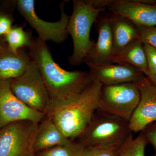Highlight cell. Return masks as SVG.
Returning <instances> with one entry per match:
<instances>
[{
    "label": "cell",
    "instance_id": "cell-16",
    "mask_svg": "<svg viewBox=\"0 0 156 156\" xmlns=\"http://www.w3.org/2000/svg\"><path fill=\"white\" fill-rule=\"evenodd\" d=\"M65 136L53 120L45 116L39 123L34 142V149L36 153L56 146L71 142Z\"/></svg>",
    "mask_w": 156,
    "mask_h": 156
},
{
    "label": "cell",
    "instance_id": "cell-18",
    "mask_svg": "<svg viewBox=\"0 0 156 156\" xmlns=\"http://www.w3.org/2000/svg\"><path fill=\"white\" fill-rule=\"evenodd\" d=\"M4 37L9 48L16 53L20 49L29 48L33 41L30 35L19 26H12Z\"/></svg>",
    "mask_w": 156,
    "mask_h": 156
},
{
    "label": "cell",
    "instance_id": "cell-2",
    "mask_svg": "<svg viewBox=\"0 0 156 156\" xmlns=\"http://www.w3.org/2000/svg\"><path fill=\"white\" fill-rule=\"evenodd\" d=\"M102 85L92 80L79 97L67 103L50 105L45 113L65 136L73 141L82 135L98 109Z\"/></svg>",
    "mask_w": 156,
    "mask_h": 156
},
{
    "label": "cell",
    "instance_id": "cell-14",
    "mask_svg": "<svg viewBox=\"0 0 156 156\" xmlns=\"http://www.w3.org/2000/svg\"><path fill=\"white\" fill-rule=\"evenodd\" d=\"M98 31L97 41L89 51L84 62L94 65L112 64L113 41L108 16L99 20Z\"/></svg>",
    "mask_w": 156,
    "mask_h": 156
},
{
    "label": "cell",
    "instance_id": "cell-3",
    "mask_svg": "<svg viewBox=\"0 0 156 156\" xmlns=\"http://www.w3.org/2000/svg\"><path fill=\"white\" fill-rule=\"evenodd\" d=\"M68 32L72 38L73 50L68 61L73 66L82 64L95 43L90 40L91 27L105 9L95 5L92 0H74Z\"/></svg>",
    "mask_w": 156,
    "mask_h": 156
},
{
    "label": "cell",
    "instance_id": "cell-12",
    "mask_svg": "<svg viewBox=\"0 0 156 156\" xmlns=\"http://www.w3.org/2000/svg\"><path fill=\"white\" fill-rule=\"evenodd\" d=\"M116 64L94 65L86 63L92 80L102 86L135 83L146 77L143 73L132 66Z\"/></svg>",
    "mask_w": 156,
    "mask_h": 156
},
{
    "label": "cell",
    "instance_id": "cell-4",
    "mask_svg": "<svg viewBox=\"0 0 156 156\" xmlns=\"http://www.w3.org/2000/svg\"><path fill=\"white\" fill-rule=\"evenodd\" d=\"M132 133L128 121L97 110L77 141L85 148L122 145Z\"/></svg>",
    "mask_w": 156,
    "mask_h": 156
},
{
    "label": "cell",
    "instance_id": "cell-21",
    "mask_svg": "<svg viewBox=\"0 0 156 156\" xmlns=\"http://www.w3.org/2000/svg\"><path fill=\"white\" fill-rule=\"evenodd\" d=\"M123 145L85 148L82 156H120Z\"/></svg>",
    "mask_w": 156,
    "mask_h": 156
},
{
    "label": "cell",
    "instance_id": "cell-24",
    "mask_svg": "<svg viewBox=\"0 0 156 156\" xmlns=\"http://www.w3.org/2000/svg\"><path fill=\"white\" fill-rule=\"evenodd\" d=\"M13 18L11 14L0 10V37L5 36L12 27Z\"/></svg>",
    "mask_w": 156,
    "mask_h": 156
},
{
    "label": "cell",
    "instance_id": "cell-10",
    "mask_svg": "<svg viewBox=\"0 0 156 156\" xmlns=\"http://www.w3.org/2000/svg\"><path fill=\"white\" fill-rule=\"evenodd\" d=\"M105 9L129 20L135 25L156 26V2L135 0H104Z\"/></svg>",
    "mask_w": 156,
    "mask_h": 156
},
{
    "label": "cell",
    "instance_id": "cell-23",
    "mask_svg": "<svg viewBox=\"0 0 156 156\" xmlns=\"http://www.w3.org/2000/svg\"><path fill=\"white\" fill-rule=\"evenodd\" d=\"M136 27L139 38L143 44L150 45L156 49V26L145 27L136 25Z\"/></svg>",
    "mask_w": 156,
    "mask_h": 156
},
{
    "label": "cell",
    "instance_id": "cell-9",
    "mask_svg": "<svg viewBox=\"0 0 156 156\" xmlns=\"http://www.w3.org/2000/svg\"><path fill=\"white\" fill-rule=\"evenodd\" d=\"M11 80H0V128L23 120L41 122L46 116L44 114L29 107L14 95Z\"/></svg>",
    "mask_w": 156,
    "mask_h": 156
},
{
    "label": "cell",
    "instance_id": "cell-20",
    "mask_svg": "<svg viewBox=\"0 0 156 156\" xmlns=\"http://www.w3.org/2000/svg\"><path fill=\"white\" fill-rule=\"evenodd\" d=\"M147 142L142 132L135 139L130 136L121 150L124 156H145V149Z\"/></svg>",
    "mask_w": 156,
    "mask_h": 156
},
{
    "label": "cell",
    "instance_id": "cell-5",
    "mask_svg": "<svg viewBox=\"0 0 156 156\" xmlns=\"http://www.w3.org/2000/svg\"><path fill=\"white\" fill-rule=\"evenodd\" d=\"M11 89L24 104L45 115L50 98L40 70L32 61L22 75L11 80Z\"/></svg>",
    "mask_w": 156,
    "mask_h": 156
},
{
    "label": "cell",
    "instance_id": "cell-26",
    "mask_svg": "<svg viewBox=\"0 0 156 156\" xmlns=\"http://www.w3.org/2000/svg\"><path fill=\"white\" fill-rule=\"evenodd\" d=\"M120 156H124L122 155V154H120Z\"/></svg>",
    "mask_w": 156,
    "mask_h": 156
},
{
    "label": "cell",
    "instance_id": "cell-6",
    "mask_svg": "<svg viewBox=\"0 0 156 156\" xmlns=\"http://www.w3.org/2000/svg\"><path fill=\"white\" fill-rule=\"evenodd\" d=\"M140 100V93L134 83L102 86L98 110L129 122Z\"/></svg>",
    "mask_w": 156,
    "mask_h": 156
},
{
    "label": "cell",
    "instance_id": "cell-7",
    "mask_svg": "<svg viewBox=\"0 0 156 156\" xmlns=\"http://www.w3.org/2000/svg\"><path fill=\"white\" fill-rule=\"evenodd\" d=\"M39 124L23 120L0 128V156H36L34 142Z\"/></svg>",
    "mask_w": 156,
    "mask_h": 156
},
{
    "label": "cell",
    "instance_id": "cell-11",
    "mask_svg": "<svg viewBox=\"0 0 156 156\" xmlns=\"http://www.w3.org/2000/svg\"><path fill=\"white\" fill-rule=\"evenodd\" d=\"M134 83L139 89L140 100L129 123L131 131L135 133L156 122V87L146 76Z\"/></svg>",
    "mask_w": 156,
    "mask_h": 156
},
{
    "label": "cell",
    "instance_id": "cell-13",
    "mask_svg": "<svg viewBox=\"0 0 156 156\" xmlns=\"http://www.w3.org/2000/svg\"><path fill=\"white\" fill-rule=\"evenodd\" d=\"M31 61L28 51L11 50L4 36L0 37V80H12L22 75Z\"/></svg>",
    "mask_w": 156,
    "mask_h": 156
},
{
    "label": "cell",
    "instance_id": "cell-17",
    "mask_svg": "<svg viewBox=\"0 0 156 156\" xmlns=\"http://www.w3.org/2000/svg\"><path fill=\"white\" fill-rule=\"evenodd\" d=\"M112 63L130 65L147 76L148 65L144 44L140 39L135 40L122 53L112 58Z\"/></svg>",
    "mask_w": 156,
    "mask_h": 156
},
{
    "label": "cell",
    "instance_id": "cell-19",
    "mask_svg": "<svg viewBox=\"0 0 156 156\" xmlns=\"http://www.w3.org/2000/svg\"><path fill=\"white\" fill-rule=\"evenodd\" d=\"M85 147L78 141L56 146L38 152L36 156H82Z\"/></svg>",
    "mask_w": 156,
    "mask_h": 156
},
{
    "label": "cell",
    "instance_id": "cell-22",
    "mask_svg": "<svg viewBox=\"0 0 156 156\" xmlns=\"http://www.w3.org/2000/svg\"><path fill=\"white\" fill-rule=\"evenodd\" d=\"M148 65L147 77L156 87V49L150 45L144 44Z\"/></svg>",
    "mask_w": 156,
    "mask_h": 156
},
{
    "label": "cell",
    "instance_id": "cell-1",
    "mask_svg": "<svg viewBox=\"0 0 156 156\" xmlns=\"http://www.w3.org/2000/svg\"><path fill=\"white\" fill-rule=\"evenodd\" d=\"M28 49L31 61L39 69L48 89L49 105L75 100L92 81L87 71H69L62 68L53 60L46 42L39 38L33 40Z\"/></svg>",
    "mask_w": 156,
    "mask_h": 156
},
{
    "label": "cell",
    "instance_id": "cell-15",
    "mask_svg": "<svg viewBox=\"0 0 156 156\" xmlns=\"http://www.w3.org/2000/svg\"><path fill=\"white\" fill-rule=\"evenodd\" d=\"M108 17L113 41V58L120 55L139 38V34L136 25L126 17L112 13Z\"/></svg>",
    "mask_w": 156,
    "mask_h": 156
},
{
    "label": "cell",
    "instance_id": "cell-8",
    "mask_svg": "<svg viewBox=\"0 0 156 156\" xmlns=\"http://www.w3.org/2000/svg\"><path fill=\"white\" fill-rule=\"evenodd\" d=\"M66 2V1H63L60 4L61 17L59 20L54 22H48L39 17L36 12L33 0H18L16 1V7L19 13L37 32L40 40L45 42L50 41L62 44L69 34L68 25L70 16L65 12Z\"/></svg>",
    "mask_w": 156,
    "mask_h": 156
},
{
    "label": "cell",
    "instance_id": "cell-25",
    "mask_svg": "<svg viewBox=\"0 0 156 156\" xmlns=\"http://www.w3.org/2000/svg\"><path fill=\"white\" fill-rule=\"evenodd\" d=\"M141 132L147 142L150 143L156 151V122L149 125Z\"/></svg>",
    "mask_w": 156,
    "mask_h": 156
}]
</instances>
